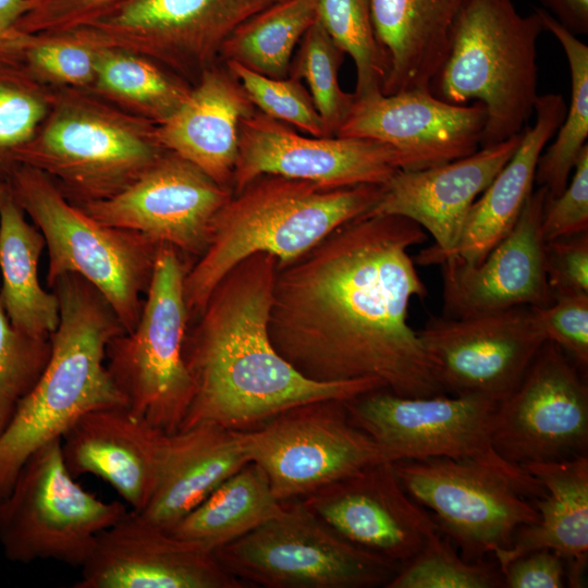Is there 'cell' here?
I'll list each match as a JSON object with an SVG mask.
<instances>
[{
  "instance_id": "6da1fadb",
  "label": "cell",
  "mask_w": 588,
  "mask_h": 588,
  "mask_svg": "<svg viewBox=\"0 0 588 588\" xmlns=\"http://www.w3.org/2000/svg\"><path fill=\"white\" fill-rule=\"evenodd\" d=\"M425 230L365 213L277 269L268 331L278 353L318 382L372 378L402 396L445 392L407 322L428 295L408 249Z\"/></svg>"
},
{
  "instance_id": "7a4b0ae2",
  "label": "cell",
  "mask_w": 588,
  "mask_h": 588,
  "mask_svg": "<svg viewBox=\"0 0 588 588\" xmlns=\"http://www.w3.org/2000/svg\"><path fill=\"white\" fill-rule=\"evenodd\" d=\"M277 266L275 257L267 253L238 262L187 330L183 354L194 392L179 430L213 422L247 431L301 404L344 402L384 389L372 378L310 380L278 353L268 331Z\"/></svg>"
},
{
  "instance_id": "3957f363",
  "label": "cell",
  "mask_w": 588,
  "mask_h": 588,
  "mask_svg": "<svg viewBox=\"0 0 588 588\" xmlns=\"http://www.w3.org/2000/svg\"><path fill=\"white\" fill-rule=\"evenodd\" d=\"M51 289L60 302V321L44 371L0 433V500L28 457L62 438L82 415L125 406L107 367L108 345L125 332L115 314L78 275L65 274Z\"/></svg>"
},
{
  "instance_id": "277c9868",
  "label": "cell",
  "mask_w": 588,
  "mask_h": 588,
  "mask_svg": "<svg viewBox=\"0 0 588 588\" xmlns=\"http://www.w3.org/2000/svg\"><path fill=\"white\" fill-rule=\"evenodd\" d=\"M382 185L331 188L280 175H261L233 194L216 215L205 252L186 271L189 320L238 262L257 254L284 266L377 204Z\"/></svg>"
},
{
  "instance_id": "5b68a950",
  "label": "cell",
  "mask_w": 588,
  "mask_h": 588,
  "mask_svg": "<svg viewBox=\"0 0 588 588\" xmlns=\"http://www.w3.org/2000/svg\"><path fill=\"white\" fill-rule=\"evenodd\" d=\"M537 11L522 15L512 0H468L452 30L448 56L430 90L453 105L482 103L480 147L523 133L535 114Z\"/></svg>"
},
{
  "instance_id": "8992f818",
  "label": "cell",
  "mask_w": 588,
  "mask_h": 588,
  "mask_svg": "<svg viewBox=\"0 0 588 588\" xmlns=\"http://www.w3.org/2000/svg\"><path fill=\"white\" fill-rule=\"evenodd\" d=\"M14 201L28 215L48 249L47 285L65 274L91 284L125 332L140 316L159 245L147 236L108 226L72 205L46 173L13 164L7 174Z\"/></svg>"
},
{
  "instance_id": "52a82bcc",
  "label": "cell",
  "mask_w": 588,
  "mask_h": 588,
  "mask_svg": "<svg viewBox=\"0 0 588 588\" xmlns=\"http://www.w3.org/2000/svg\"><path fill=\"white\" fill-rule=\"evenodd\" d=\"M187 269L177 249L159 245L135 328L107 347V367L126 408L164 433L180 429L194 392L183 354Z\"/></svg>"
},
{
  "instance_id": "ba28073f",
  "label": "cell",
  "mask_w": 588,
  "mask_h": 588,
  "mask_svg": "<svg viewBox=\"0 0 588 588\" xmlns=\"http://www.w3.org/2000/svg\"><path fill=\"white\" fill-rule=\"evenodd\" d=\"M154 124L86 98L60 101L35 136L11 155L59 180L78 205L109 198L133 183L164 150Z\"/></svg>"
},
{
  "instance_id": "9c48e42d",
  "label": "cell",
  "mask_w": 588,
  "mask_h": 588,
  "mask_svg": "<svg viewBox=\"0 0 588 588\" xmlns=\"http://www.w3.org/2000/svg\"><path fill=\"white\" fill-rule=\"evenodd\" d=\"M126 512L125 504L103 501L75 480L59 438L28 457L0 500V546L11 562L81 567L97 536Z\"/></svg>"
},
{
  "instance_id": "30bf717a",
  "label": "cell",
  "mask_w": 588,
  "mask_h": 588,
  "mask_svg": "<svg viewBox=\"0 0 588 588\" xmlns=\"http://www.w3.org/2000/svg\"><path fill=\"white\" fill-rule=\"evenodd\" d=\"M213 553L236 579L266 588L385 587L399 571L342 538L299 499Z\"/></svg>"
},
{
  "instance_id": "8fae6325",
  "label": "cell",
  "mask_w": 588,
  "mask_h": 588,
  "mask_svg": "<svg viewBox=\"0 0 588 588\" xmlns=\"http://www.w3.org/2000/svg\"><path fill=\"white\" fill-rule=\"evenodd\" d=\"M393 466L407 493L469 562L509 549L517 531L538 519L527 499L546 493L540 485L473 461L437 457Z\"/></svg>"
},
{
  "instance_id": "7c38bea8",
  "label": "cell",
  "mask_w": 588,
  "mask_h": 588,
  "mask_svg": "<svg viewBox=\"0 0 588 588\" xmlns=\"http://www.w3.org/2000/svg\"><path fill=\"white\" fill-rule=\"evenodd\" d=\"M344 406L351 421L392 463L437 457L473 461L540 485L494 450L491 434L498 404L492 401L474 395L402 396L378 389L344 401Z\"/></svg>"
},
{
  "instance_id": "4fadbf2b",
  "label": "cell",
  "mask_w": 588,
  "mask_h": 588,
  "mask_svg": "<svg viewBox=\"0 0 588 588\" xmlns=\"http://www.w3.org/2000/svg\"><path fill=\"white\" fill-rule=\"evenodd\" d=\"M241 440L248 461L262 468L280 502L302 499L365 467L390 462L351 421L339 400L294 406L241 431Z\"/></svg>"
},
{
  "instance_id": "5bb4252c",
  "label": "cell",
  "mask_w": 588,
  "mask_h": 588,
  "mask_svg": "<svg viewBox=\"0 0 588 588\" xmlns=\"http://www.w3.org/2000/svg\"><path fill=\"white\" fill-rule=\"evenodd\" d=\"M417 333L445 392L497 404L519 384L547 341L532 306L433 317Z\"/></svg>"
},
{
  "instance_id": "9a60e30c",
  "label": "cell",
  "mask_w": 588,
  "mask_h": 588,
  "mask_svg": "<svg viewBox=\"0 0 588 588\" xmlns=\"http://www.w3.org/2000/svg\"><path fill=\"white\" fill-rule=\"evenodd\" d=\"M491 438L497 453L520 467L586 454L588 387L555 343L544 342L519 384L498 404Z\"/></svg>"
},
{
  "instance_id": "2e32d148",
  "label": "cell",
  "mask_w": 588,
  "mask_h": 588,
  "mask_svg": "<svg viewBox=\"0 0 588 588\" xmlns=\"http://www.w3.org/2000/svg\"><path fill=\"white\" fill-rule=\"evenodd\" d=\"M401 169L412 170V162L393 146L367 138L301 135L254 110L240 124L231 189L238 193L261 175L331 188L383 185Z\"/></svg>"
},
{
  "instance_id": "e0dca14e",
  "label": "cell",
  "mask_w": 588,
  "mask_h": 588,
  "mask_svg": "<svg viewBox=\"0 0 588 588\" xmlns=\"http://www.w3.org/2000/svg\"><path fill=\"white\" fill-rule=\"evenodd\" d=\"M271 0H126L79 27L103 48L157 59L180 71L209 68L231 33Z\"/></svg>"
},
{
  "instance_id": "ac0fdd59",
  "label": "cell",
  "mask_w": 588,
  "mask_h": 588,
  "mask_svg": "<svg viewBox=\"0 0 588 588\" xmlns=\"http://www.w3.org/2000/svg\"><path fill=\"white\" fill-rule=\"evenodd\" d=\"M232 195L199 168L168 151L121 192L77 207L102 224L199 257L216 215Z\"/></svg>"
},
{
  "instance_id": "d6986e66",
  "label": "cell",
  "mask_w": 588,
  "mask_h": 588,
  "mask_svg": "<svg viewBox=\"0 0 588 588\" xmlns=\"http://www.w3.org/2000/svg\"><path fill=\"white\" fill-rule=\"evenodd\" d=\"M299 500L342 538L399 568L440 531L404 489L392 462L365 467Z\"/></svg>"
},
{
  "instance_id": "ffe728a7",
  "label": "cell",
  "mask_w": 588,
  "mask_h": 588,
  "mask_svg": "<svg viewBox=\"0 0 588 588\" xmlns=\"http://www.w3.org/2000/svg\"><path fill=\"white\" fill-rule=\"evenodd\" d=\"M74 588H243L213 552L127 511L101 531Z\"/></svg>"
},
{
  "instance_id": "44dd1931",
  "label": "cell",
  "mask_w": 588,
  "mask_h": 588,
  "mask_svg": "<svg viewBox=\"0 0 588 588\" xmlns=\"http://www.w3.org/2000/svg\"><path fill=\"white\" fill-rule=\"evenodd\" d=\"M486 123L482 103L453 105L430 89L355 97L335 136L367 138L393 146L425 169L471 155L480 148Z\"/></svg>"
},
{
  "instance_id": "7402d4cb",
  "label": "cell",
  "mask_w": 588,
  "mask_h": 588,
  "mask_svg": "<svg viewBox=\"0 0 588 588\" xmlns=\"http://www.w3.org/2000/svg\"><path fill=\"white\" fill-rule=\"evenodd\" d=\"M522 136L442 164L396 171L368 213L401 216L428 231L434 244L414 262L439 265L454 254L470 207L513 156Z\"/></svg>"
},
{
  "instance_id": "603a6c76",
  "label": "cell",
  "mask_w": 588,
  "mask_h": 588,
  "mask_svg": "<svg viewBox=\"0 0 588 588\" xmlns=\"http://www.w3.org/2000/svg\"><path fill=\"white\" fill-rule=\"evenodd\" d=\"M548 191L531 193L511 231L482 261L456 256L441 264L444 316L461 318L518 306L543 307L553 298L546 270L541 222Z\"/></svg>"
},
{
  "instance_id": "cb8c5ba5",
  "label": "cell",
  "mask_w": 588,
  "mask_h": 588,
  "mask_svg": "<svg viewBox=\"0 0 588 588\" xmlns=\"http://www.w3.org/2000/svg\"><path fill=\"white\" fill-rule=\"evenodd\" d=\"M163 436L126 406L102 407L82 415L62 436L61 449L75 478L102 479L142 512L155 488Z\"/></svg>"
},
{
  "instance_id": "d4e9b609",
  "label": "cell",
  "mask_w": 588,
  "mask_h": 588,
  "mask_svg": "<svg viewBox=\"0 0 588 588\" xmlns=\"http://www.w3.org/2000/svg\"><path fill=\"white\" fill-rule=\"evenodd\" d=\"M253 107L228 69L209 66L182 103L156 123L155 138L164 151L193 163L231 189L240 124Z\"/></svg>"
},
{
  "instance_id": "484cf974",
  "label": "cell",
  "mask_w": 588,
  "mask_h": 588,
  "mask_svg": "<svg viewBox=\"0 0 588 588\" xmlns=\"http://www.w3.org/2000/svg\"><path fill=\"white\" fill-rule=\"evenodd\" d=\"M247 463L241 431L203 422L164 433L155 488L138 513L170 530Z\"/></svg>"
},
{
  "instance_id": "4316f807",
  "label": "cell",
  "mask_w": 588,
  "mask_h": 588,
  "mask_svg": "<svg viewBox=\"0 0 588 588\" xmlns=\"http://www.w3.org/2000/svg\"><path fill=\"white\" fill-rule=\"evenodd\" d=\"M546 490L536 499V523L522 527L511 547L497 553L501 573L515 559L539 549L556 552L566 563L572 587H581L588 556V457L527 463L522 466Z\"/></svg>"
},
{
  "instance_id": "83f0119b",
  "label": "cell",
  "mask_w": 588,
  "mask_h": 588,
  "mask_svg": "<svg viewBox=\"0 0 588 588\" xmlns=\"http://www.w3.org/2000/svg\"><path fill=\"white\" fill-rule=\"evenodd\" d=\"M565 113L566 103L562 95L549 93L538 96L535 123L524 130L513 156L470 207L452 256L469 265L479 264L511 231L534 192L539 157Z\"/></svg>"
},
{
  "instance_id": "f1b7e54d",
  "label": "cell",
  "mask_w": 588,
  "mask_h": 588,
  "mask_svg": "<svg viewBox=\"0 0 588 588\" xmlns=\"http://www.w3.org/2000/svg\"><path fill=\"white\" fill-rule=\"evenodd\" d=\"M468 0H370L388 74L382 93L430 89L450 48L454 23Z\"/></svg>"
},
{
  "instance_id": "f546056e",
  "label": "cell",
  "mask_w": 588,
  "mask_h": 588,
  "mask_svg": "<svg viewBox=\"0 0 588 588\" xmlns=\"http://www.w3.org/2000/svg\"><path fill=\"white\" fill-rule=\"evenodd\" d=\"M44 236L30 224L12 196L0 207V301L19 331L49 339L60 321L56 292L45 290L38 277Z\"/></svg>"
},
{
  "instance_id": "4dcf8cb0",
  "label": "cell",
  "mask_w": 588,
  "mask_h": 588,
  "mask_svg": "<svg viewBox=\"0 0 588 588\" xmlns=\"http://www.w3.org/2000/svg\"><path fill=\"white\" fill-rule=\"evenodd\" d=\"M283 507L260 466L249 462L213 490L169 531L207 551L243 537Z\"/></svg>"
},
{
  "instance_id": "1f68e13d",
  "label": "cell",
  "mask_w": 588,
  "mask_h": 588,
  "mask_svg": "<svg viewBox=\"0 0 588 588\" xmlns=\"http://www.w3.org/2000/svg\"><path fill=\"white\" fill-rule=\"evenodd\" d=\"M318 0L275 1L240 24L221 56L275 78L285 77L294 49L318 20Z\"/></svg>"
},
{
  "instance_id": "d6a6232c",
  "label": "cell",
  "mask_w": 588,
  "mask_h": 588,
  "mask_svg": "<svg viewBox=\"0 0 588 588\" xmlns=\"http://www.w3.org/2000/svg\"><path fill=\"white\" fill-rule=\"evenodd\" d=\"M544 30L560 42L571 73V100L554 142L541 152L535 183L559 196L568 183L578 156L588 138V46L560 24L549 12L536 9Z\"/></svg>"
},
{
  "instance_id": "836d02e7",
  "label": "cell",
  "mask_w": 588,
  "mask_h": 588,
  "mask_svg": "<svg viewBox=\"0 0 588 588\" xmlns=\"http://www.w3.org/2000/svg\"><path fill=\"white\" fill-rule=\"evenodd\" d=\"M99 90L157 122L172 113L189 89L143 56L101 48L95 81Z\"/></svg>"
},
{
  "instance_id": "e575fe53",
  "label": "cell",
  "mask_w": 588,
  "mask_h": 588,
  "mask_svg": "<svg viewBox=\"0 0 588 588\" xmlns=\"http://www.w3.org/2000/svg\"><path fill=\"white\" fill-rule=\"evenodd\" d=\"M317 11L326 32L354 62V96L382 91L388 64L375 35L370 0H318Z\"/></svg>"
},
{
  "instance_id": "d590c367",
  "label": "cell",
  "mask_w": 588,
  "mask_h": 588,
  "mask_svg": "<svg viewBox=\"0 0 588 588\" xmlns=\"http://www.w3.org/2000/svg\"><path fill=\"white\" fill-rule=\"evenodd\" d=\"M344 54L317 20L302 38L293 66L292 75L306 83L328 136H335L355 99L339 82Z\"/></svg>"
},
{
  "instance_id": "8d00e7d4",
  "label": "cell",
  "mask_w": 588,
  "mask_h": 588,
  "mask_svg": "<svg viewBox=\"0 0 588 588\" xmlns=\"http://www.w3.org/2000/svg\"><path fill=\"white\" fill-rule=\"evenodd\" d=\"M504 587L499 567L483 560L469 562L457 554L441 531L394 574L385 588Z\"/></svg>"
},
{
  "instance_id": "74e56055",
  "label": "cell",
  "mask_w": 588,
  "mask_h": 588,
  "mask_svg": "<svg viewBox=\"0 0 588 588\" xmlns=\"http://www.w3.org/2000/svg\"><path fill=\"white\" fill-rule=\"evenodd\" d=\"M47 109V97L25 65L0 61V170L5 176L12 152L35 136Z\"/></svg>"
},
{
  "instance_id": "f35d334b",
  "label": "cell",
  "mask_w": 588,
  "mask_h": 588,
  "mask_svg": "<svg viewBox=\"0 0 588 588\" xmlns=\"http://www.w3.org/2000/svg\"><path fill=\"white\" fill-rule=\"evenodd\" d=\"M101 48L78 27L28 34L22 63L34 76L84 86L95 81Z\"/></svg>"
},
{
  "instance_id": "ab89813d",
  "label": "cell",
  "mask_w": 588,
  "mask_h": 588,
  "mask_svg": "<svg viewBox=\"0 0 588 588\" xmlns=\"http://www.w3.org/2000/svg\"><path fill=\"white\" fill-rule=\"evenodd\" d=\"M226 69L237 79L253 106L261 113L311 136H328L308 90L295 76L275 78L228 60Z\"/></svg>"
},
{
  "instance_id": "60d3db41",
  "label": "cell",
  "mask_w": 588,
  "mask_h": 588,
  "mask_svg": "<svg viewBox=\"0 0 588 588\" xmlns=\"http://www.w3.org/2000/svg\"><path fill=\"white\" fill-rule=\"evenodd\" d=\"M50 350V338H33L15 329L0 301V433L44 371Z\"/></svg>"
},
{
  "instance_id": "b9f144b4",
  "label": "cell",
  "mask_w": 588,
  "mask_h": 588,
  "mask_svg": "<svg viewBox=\"0 0 588 588\" xmlns=\"http://www.w3.org/2000/svg\"><path fill=\"white\" fill-rule=\"evenodd\" d=\"M547 341L567 352L581 369L588 366V294H563L543 307H532Z\"/></svg>"
},
{
  "instance_id": "7bdbcfd3",
  "label": "cell",
  "mask_w": 588,
  "mask_h": 588,
  "mask_svg": "<svg viewBox=\"0 0 588 588\" xmlns=\"http://www.w3.org/2000/svg\"><path fill=\"white\" fill-rule=\"evenodd\" d=\"M573 171L563 192L546 200L541 222L546 243L588 232V144Z\"/></svg>"
},
{
  "instance_id": "ee69618b",
  "label": "cell",
  "mask_w": 588,
  "mask_h": 588,
  "mask_svg": "<svg viewBox=\"0 0 588 588\" xmlns=\"http://www.w3.org/2000/svg\"><path fill=\"white\" fill-rule=\"evenodd\" d=\"M126 0H34L16 28L26 34L50 33L89 24Z\"/></svg>"
},
{
  "instance_id": "f6af8a7d",
  "label": "cell",
  "mask_w": 588,
  "mask_h": 588,
  "mask_svg": "<svg viewBox=\"0 0 588 588\" xmlns=\"http://www.w3.org/2000/svg\"><path fill=\"white\" fill-rule=\"evenodd\" d=\"M546 270L552 298L588 294V232L547 242Z\"/></svg>"
},
{
  "instance_id": "bcb514c9",
  "label": "cell",
  "mask_w": 588,
  "mask_h": 588,
  "mask_svg": "<svg viewBox=\"0 0 588 588\" xmlns=\"http://www.w3.org/2000/svg\"><path fill=\"white\" fill-rule=\"evenodd\" d=\"M502 575L507 588H561L565 586L566 569L556 552L539 549L512 561Z\"/></svg>"
},
{
  "instance_id": "7dc6e473",
  "label": "cell",
  "mask_w": 588,
  "mask_h": 588,
  "mask_svg": "<svg viewBox=\"0 0 588 588\" xmlns=\"http://www.w3.org/2000/svg\"><path fill=\"white\" fill-rule=\"evenodd\" d=\"M29 10V0H0V61L22 62L28 34L16 25Z\"/></svg>"
},
{
  "instance_id": "c3c4849f",
  "label": "cell",
  "mask_w": 588,
  "mask_h": 588,
  "mask_svg": "<svg viewBox=\"0 0 588 588\" xmlns=\"http://www.w3.org/2000/svg\"><path fill=\"white\" fill-rule=\"evenodd\" d=\"M560 24L574 35L588 34V0H538Z\"/></svg>"
},
{
  "instance_id": "681fc988",
  "label": "cell",
  "mask_w": 588,
  "mask_h": 588,
  "mask_svg": "<svg viewBox=\"0 0 588 588\" xmlns=\"http://www.w3.org/2000/svg\"><path fill=\"white\" fill-rule=\"evenodd\" d=\"M11 197L10 186L7 181H0V207L1 205Z\"/></svg>"
},
{
  "instance_id": "f907efd6",
  "label": "cell",
  "mask_w": 588,
  "mask_h": 588,
  "mask_svg": "<svg viewBox=\"0 0 588 588\" xmlns=\"http://www.w3.org/2000/svg\"><path fill=\"white\" fill-rule=\"evenodd\" d=\"M272 2H275V1H281V0H271Z\"/></svg>"
},
{
  "instance_id": "816d5d0a",
  "label": "cell",
  "mask_w": 588,
  "mask_h": 588,
  "mask_svg": "<svg viewBox=\"0 0 588 588\" xmlns=\"http://www.w3.org/2000/svg\"><path fill=\"white\" fill-rule=\"evenodd\" d=\"M34 0H29V2L32 3Z\"/></svg>"
}]
</instances>
